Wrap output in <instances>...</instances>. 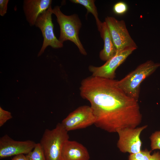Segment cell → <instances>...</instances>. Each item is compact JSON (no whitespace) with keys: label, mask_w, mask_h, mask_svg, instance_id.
I'll use <instances>...</instances> for the list:
<instances>
[{"label":"cell","mask_w":160,"mask_h":160,"mask_svg":"<svg viewBox=\"0 0 160 160\" xmlns=\"http://www.w3.org/2000/svg\"><path fill=\"white\" fill-rule=\"evenodd\" d=\"M117 80L91 76L83 79L80 95L90 103L95 126L110 133L140 124L142 115L138 101L127 95Z\"/></svg>","instance_id":"cell-1"},{"label":"cell","mask_w":160,"mask_h":160,"mask_svg":"<svg viewBox=\"0 0 160 160\" xmlns=\"http://www.w3.org/2000/svg\"><path fill=\"white\" fill-rule=\"evenodd\" d=\"M160 67V63L148 60L139 65L116 83L118 87L130 97L138 101L141 83Z\"/></svg>","instance_id":"cell-2"},{"label":"cell","mask_w":160,"mask_h":160,"mask_svg":"<svg viewBox=\"0 0 160 160\" xmlns=\"http://www.w3.org/2000/svg\"><path fill=\"white\" fill-rule=\"evenodd\" d=\"M52 12L56 17L60 26L59 41L63 44L65 41H71L76 45L81 54L86 55L87 53L79 37L81 24L77 15L76 14L65 15L62 12L60 7L58 6H55L52 9Z\"/></svg>","instance_id":"cell-3"},{"label":"cell","mask_w":160,"mask_h":160,"mask_svg":"<svg viewBox=\"0 0 160 160\" xmlns=\"http://www.w3.org/2000/svg\"><path fill=\"white\" fill-rule=\"evenodd\" d=\"M68 132L61 123L53 129L45 130L40 143L46 160H61L63 147L69 139Z\"/></svg>","instance_id":"cell-4"},{"label":"cell","mask_w":160,"mask_h":160,"mask_svg":"<svg viewBox=\"0 0 160 160\" xmlns=\"http://www.w3.org/2000/svg\"><path fill=\"white\" fill-rule=\"evenodd\" d=\"M112 40L116 52L137 46L131 37L123 20H118L115 17H107L105 21Z\"/></svg>","instance_id":"cell-5"},{"label":"cell","mask_w":160,"mask_h":160,"mask_svg":"<svg viewBox=\"0 0 160 160\" xmlns=\"http://www.w3.org/2000/svg\"><path fill=\"white\" fill-rule=\"evenodd\" d=\"M52 9L51 6L39 15L35 23V25L40 30L43 38L42 47L38 56L41 55L48 46L54 48H60L63 46V44L57 38L54 33L52 17Z\"/></svg>","instance_id":"cell-6"},{"label":"cell","mask_w":160,"mask_h":160,"mask_svg":"<svg viewBox=\"0 0 160 160\" xmlns=\"http://www.w3.org/2000/svg\"><path fill=\"white\" fill-rule=\"evenodd\" d=\"M95 120L90 106L83 105L71 113L62 121L61 124L68 132L86 128L95 124Z\"/></svg>","instance_id":"cell-7"},{"label":"cell","mask_w":160,"mask_h":160,"mask_svg":"<svg viewBox=\"0 0 160 160\" xmlns=\"http://www.w3.org/2000/svg\"><path fill=\"white\" fill-rule=\"evenodd\" d=\"M145 125L135 128H126L117 131L119 138L117 146L123 153L134 154L141 151L142 142L140 135L142 131L147 127Z\"/></svg>","instance_id":"cell-8"},{"label":"cell","mask_w":160,"mask_h":160,"mask_svg":"<svg viewBox=\"0 0 160 160\" xmlns=\"http://www.w3.org/2000/svg\"><path fill=\"white\" fill-rule=\"evenodd\" d=\"M136 49L133 48H128L116 52L114 56L100 66H89V70L92 73V76L114 79L115 77V71L117 68Z\"/></svg>","instance_id":"cell-9"},{"label":"cell","mask_w":160,"mask_h":160,"mask_svg":"<svg viewBox=\"0 0 160 160\" xmlns=\"http://www.w3.org/2000/svg\"><path fill=\"white\" fill-rule=\"evenodd\" d=\"M36 143L30 140H15L6 134L0 138V159L20 154L27 155L33 150Z\"/></svg>","instance_id":"cell-10"},{"label":"cell","mask_w":160,"mask_h":160,"mask_svg":"<svg viewBox=\"0 0 160 160\" xmlns=\"http://www.w3.org/2000/svg\"><path fill=\"white\" fill-rule=\"evenodd\" d=\"M51 0H25L23 8L27 20L32 26L39 15L51 6Z\"/></svg>","instance_id":"cell-11"},{"label":"cell","mask_w":160,"mask_h":160,"mask_svg":"<svg viewBox=\"0 0 160 160\" xmlns=\"http://www.w3.org/2000/svg\"><path fill=\"white\" fill-rule=\"evenodd\" d=\"M88 151L83 145L69 140L64 143L61 154V160H89Z\"/></svg>","instance_id":"cell-12"},{"label":"cell","mask_w":160,"mask_h":160,"mask_svg":"<svg viewBox=\"0 0 160 160\" xmlns=\"http://www.w3.org/2000/svg\"><path fill=\"white\" fill-rule=\"evenodd\" d=\"M99 31L104 42L103 49L100 52L99 56L102 60L106 61L116 54V51L105 22L102 23Z\"/></svg>","instance_id":"cell-13"},{"label":"cell","mask_w":160,"mask_h":160,"mask_svg":"<svg viewBox=\"0 0 160 160\" xmlns=\"http://www.w3.org/2000/svg\"><path fill=\"white\" fill-rule=\"evenodd\" d=\"M71 1L76 4H81L87 9V13H91L94 17L96 22L98 30L99 31L101 27L102 22L100 20L97 8L95 5V1L94 0H71Z\"/></svg>","instance_id":"cell-14"},{"label":"cell","mask_w":160,"mask_h":160,"mask_svg":"<svg viewBox=\"0 0 160 160\" xmlns=\"http://www.w3.org/2000/svg\"><path fill=\"white\" fill-rule=\"evenodd\" d=\"M28 160H46L43 149L40 143H36L33 149L26 155Z\"/></svg>","instance_id":"cell-15"},{"label":"cell","mask_w":160,"mask_h":160,"mask_svg":"<svg viewBox=\"0 0 160 160\" xmlns=\"http://www.w3.org/2000/svg\"><path fill=\"white\" fill-rule=\"evenodd\" d=\"M151 151L147 149L134 154H130L128 160H149Z\"/></svg>","instance_id":"cell-16"},{"label":"cell","mask_w":160,"mask_h":160,"mask_svg":"<svg viewBox=\"0 0 160 160\" xmlns=\"http://www.w3.org/2000/svg\"><path fill=\"white\" fill-rule=\"evenodd\" d=\"M150 139L152 150H160V131H156L152 133Z\"/></svg>","instance_id":"cell-17"},{"label":"cell","mask_w":160,"mask_h":160,"mask_svg":"<svg viewBox=\"0 0 160 160\" xmlns=\"http://www.w3.org/2000/svg\"><path fill=\"white\" fill-rule=\"evenodd\" d=\"M128 9L127 4L124 2L120 1L115 4L113 7L114 12L118 15L125 13Z\"/></svg>","instance_id":"cell-18"},{"label":"cell","mask_w":160,"mask_h":160,"mask_svg":"<svg viewBox=\"0 0 160 160\" xmlns=\"http://www.w3.org/2000/svg\"><path fill=\"white\" fill-rule=\"evenodd\" d=\"M11 113L0 107V127H1L8 120L12 118Z\"/></svg>","instance_id":"cell-19"},{"label":"cell","mask_w":160,"mask_h":160,"mask_svg":"<svg viewBox=\"0 0 160 160\" xmlns=\"http://www.w3.org/2000/svg\"><path fill=\"white\" fill-rule=\"evenodd\" d=\"M8 0H0V15L4 16L7 13Z\"/></svg>","instance_id":"cell-20"},{"label":"cell","mask_w":160,"mask_h":160,"mask_svg":"<svg viewBox=\"0 0 160 160\" xmlns=\"http://www.w3.org/2000/svg\"><path fill=\"white\" fill-rule=\"evenodd\" d=\"M10 160H28L26 156L24 154L16 155Z\"/></svg>","instance_id":"cell-21"},{"label":"cell","mask_w":160,"mask_h":160,"mask_svg":"<svg viewBox=\"0 0 160 160\" xmlns=\"http://www.w3.org/2000/svg\"><path fill=\"white\" fill-rule=\"evenodd\" d=\"M149 160H160V153L158 152L151 155Z\"/></svg>","instance_id":"cell-22"}]
</instances>
